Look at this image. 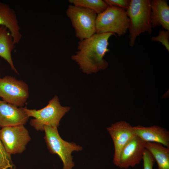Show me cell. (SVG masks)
I'll list each match as a JSON object with an SVG mask.
<instances>
[{
    "label": "cell",
    "mask_w": 169,
    "mask_h": 169,
    "mask_svg": "<svg viewBox=\"0 0 169 169\" xmlns=\"http://www.w3.org/2000/svg\"><path fill=\"white\" fill-rule=\"evenodd\" d=\"M115 35L111 33H95L89 38L79 40L78 50L72 56V59L78 63L83 72L88 74L105 69L108 63L103 57L110 51V38Z\"/></svg>",
    "instance_id": "cell-1"
},
{
    "label": "cell",
    "mask_w": 169,
    "mask_h": 169,
    "mask_svg": "<svg viewBox=\"0 0 169 169\" xmlns=\"http://www.w3.org/2000/svg\"><path fill=\"white\" fill-rule=\"evenodd\" d=\"M129 19V44L133 47L137 37L142 33L152 32L151 1L131 0L126 10Z\"/></svg>",
    "instance_id": "cell-2"
},
{
    "label": "cell",
    "mask_w": 169,
    "mask_h": 169,
    "mask_svg": "<svg viewBox=\"0 0 169 169\" xmlns=\"http://www.w3.org/2000/svg\"><path fill=\"white\" fill-rule=\"evenodd\" d=\"M26 114L31 120L30 124L37 131H44L45 125L58 127L61 118L70 110V107L62 106L58 97L55 95L44 108L38 110L24 108Z\"/></svg>",
    "instance_id": "cell-3"
},
{
    "label": "cell",
    "mask_w": 169,
    "mask_h": 169,
    "mask_svg": "<svg viewBox=\"0 0 169 169\" xmlns=\"http://www.w3.org/2000/svg\"><path fill=\"white\" fill-rule=\"evenodd\" d=\"M129 21L125 10L108 6L104 12L97 15L95 21L96 33H111L120 37L126 33Z\"/></svg>",
    "instance_id": "cell-4"
},
{
    "label": "cell",
    "mask_w": 169,
    "mask_h": 169,
    "mask_svg": "<svg viewBox=\"0 0 169 169\" xmlns=\"http://www.w3.org/2000/svg\"><path fill=\"white\" fill-rule=\"evenodd\" d=\"M44 139L49 152L57 155L62 161L63 169H72L74 166L71 155L74 151L82 150V147L73 142H69L63 140L59 134L57 127L45 125Z\"/></svg>",
    "instance_id": "cell-5"
},
{
    "label": "cell",
    "mask_w": 169,
    "mask_h": 169,
    "mask_svg": "<svg viewBox=\"0 0 169 169\" xmlns=\"http://www.w3.org/2000/svg\"><path fill=\"white\" fill-rule=\"evenodd\" d=\"M79 40L88 38L96 33L97 13L91 9L69 5L66 11Z\"/></svg>",
    "instance_id": "cell-6"
},
{
    "label": "cell",
    "mask_w": 169,
    "mask_h": 169,
    "mask_svg": "<svg viewBox=\"0 0 169 169\" xmlns=\"http://www.w3.org/2000/svg\"><path fill=\"white\" fill-rule=\"evenodd\" d=\"M28 96V86L23 81L10 76L0 78V97L4 101L22 107Z\"/></svg>",
    "instance_id": "cell-7"
},
{
    "label": "cell",
    "mask_w": 169,
    "mask_h": 169,
    "mask_svg": "<svg viewBox=\"0 0 169 169\" xmlns=\"http://www.w3.org/2000/svg\"><path fill=\"white\" fill-rule=\"evenodd\" d=\"M0 138L10 155L23 152L31 139L28 131L23 125L2 127L0 130Z\"/></svg>",
    "instance_id": "cell-8"
},
{
    "label": "cell",
    "mask_w": 169,
    "mask_h": 169,
    "mask_svg": "<svg viewBox=\"0 0 169 169\" xmlns=\"http://www.w3.org/2000/svg\"><path fill=\"white\" fill-rule=\"evenodd\" d=\"M113 141L114 153L113 162L117 166L120 152L123 147L136 136L133 126L125 121H120L107 128Z\"/></svg>",
    "instance_id": "cell-9"
},
{
    "label": "cell",
    "mask_w": 169,
    "mask_h": 169,
    "mask_svg": "<svg viewBox=\"0 0 169 169\" xmlns=\"http://www.w3.org/2000/svg\"><path fill=\"white\" fill-rule=\"evenodd\" d=\"M145 143L137 136L130 140L120 152L117 166L126 169L139 164L142 160Z\"/></svg>",
    "instance_id": "cell-10"
},
{
    "label": "cell",
    "mask_w": 169,
    "mask_h": 169,
    "mask_svg": "<svg viewBox=\"0 0 169 169\" xmlns=\"http://www.w3.org/2000/svg\"><path fill=\"white\" fill-rule=\"evenodd\" d=\"M29 118L23 108L0 100V127L24 125Z\"/></svg>",
    "instance_id": "cell-11"
},
{
    "label": "cell",
    "mask_w": 169,
    "mask_h": 169,
    "mask_svg": "<svg viewBox=\"0 0 169 169\" xmlns=\"http://www.w3.org/2000/svg\"><path fill=\"white\" fill-rule=\"evenodd\" d=\"M133 129L136 136L145 142L158 143L169 148V132L166 129L155 125H138L133 126Z\"/></svg>",
    "instance_id": "cell-12"
},
{
    "label": "cell",
    "mask_w": 169,
    "mask_h": 169,
    "mask_svg": "<svg viewBox=\"0 0 169 169\" xmlns=\"http://www.w3.org/2000/svg\"><path fill=\"white\" fill-rule=\"evenodd\" d=\"M0 26L6 28L10 32L15 44L22 38L21 28L15 11L10 6L0 2Z\"/></svg>",
    "instance_id": "cell-13"
},
{
    "label": "cell",
    "mask_w": 169,
    "mask_h": 169,
    "mask_svg": "<svg viewBox=\"0 0 169 169\" xmlns=\"http://www.w3.org/2000/svg\"><path fill=\"white\" fill-rule=\"evenodd\" d=\"M151 8L152 28L161 26L169 31V6L167 1H151Z\"/></svg>",
    "instance_id": "cell-14"
},
{
    "label": "cell",
    "mask_w": 169,
    "mask_h": 169,
    "mask_svg": "<svg viewBox=\"0 0 169 169\" xmlns=\"http://www.w3.org/2000/svg\"><path fill=\"white\" fill-rule=\"evenodd\" d=\"M15 44L10 32L6 27H0V57L9 64L11 69L18 74L14 65L12 57V52L14 49Z\"/></svg>",
    "instance_id": "cell-15"
},
{
    "label": "cell",
    "mask_w": 169,
    "mask_h": 169,
    "mask_svg": "<svg viewBox=\"0 0 169 169\" xmlns=\"http://www.w3.org/2000/svg\"><path fill=\"white\" fill-rule=\"evenodd\" d=\"M145 148L157 163V169H169V148L155 142H146Z\"/></svg>",
    "instance_id": "cell-16"
},
{
    "label": "cell",
    "mask_w": 169,
    "mask_h": 169,
    "mask_svg": "<svg viewBox=\"0 0 169 169\" xmlns=\"http://www.w3.org/2000/svg\"><path fill=\"white\" fill-rule=\"evenodd\" d=\"M73 5L92 10L98 15L104 12L108 6L102 0H69Z\"/></svg>",
    "instance_id": "cell-17"
},
{
    "label": "cell",
    "mask_w": 169,
    "mask_h": 169,
    "mask_svg": "<svg viewBox=\"0 0 169 169\" xmlns=\"http://www.w3.org/2000/svg\"><path fill=\"white\" fill-rule=\"evenodd\" d=\"M15 169L11 155L6 150L0 138V169Z\"/></svg>",
    "instance_id": "cell-18"
},
{
    "label": "cell",
    "mask_w": 169,
    "mask_h": 169,
    "mask_svg": "<svg viewBox=\"0 0 169 169\" xmlns=\"http://www.w3.org/2000/svg\"><path fill=\"white\" fill-rule=\"evenodd\" d=\"M151 39L153 41L161 42L166 49L169 51V31L160 30L158 35L152 37Z\"/></svg>",
    "instance_id": "cell-19"
},
{
    "label": "cell",
    "mask_w": 169,
    "mask_h": 169,
    "mask_svg": "<svg viewBox=\"0 0 169 169\" xmlns=\"http://www.w3.org/2000/svg\"><path fill=\"white\" fill-rule=\"evenodd\" d=\"M142 160L143 169H153L155 160L151 153L145 149L143 153Z\"/></svg>",
    "instance_id": "cell-20"
},
{
    "label": "cell",
    "mask_w": 169,
    "mask_h": 169,
    "mask_svg": "<svg viewBox=\"0 0 169 169\" xmlns=\"http://www.w3.org/2000/svg\"><path fill=\"white\" fill-rule=\"evenodd\" d=\"M108 6L119 8L126 11L131 0H104Z\"/></svg>",
    "instance_id": "cell-21"
},
{
    "label": "cell",
    "mask_w": 169,
    "mask_h": 169,
    "mask_svg": "<svg viewBox=\"0 0 169 169\" xmlns=\"http://www.w3.org/2000/svg\"></svg>",
    "instance_id": "cell-22"
},
{
    "label": "cell",
    "mask_w": 169,
    "mask_h": 169,
    "mask_svg": "<svg viewBox=\"0 0 169 169\" xmlns=\"http://www.w3.org/2000/svg\"></svg>",
    "instance_id": "cell-23"
}]
</instances>
